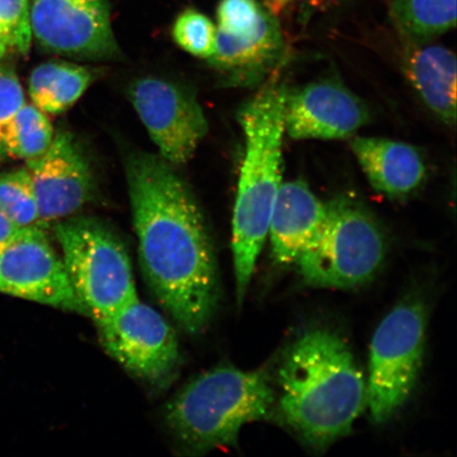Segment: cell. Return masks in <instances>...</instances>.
Instances as JSON below:
<instances>
[{"label": "cell", "mask_w": 457, "mask_h": 457, "mask_svg": "<svg viewBox=\"0 0 457 457\" xmlns=\"http://www.w3.org/2000/svg\"><path fill=\"white\" fill-rule=\"evenodd\" d=\"M270 13L257 0H221L217 8V29L230 36H245L259 28Z\"/></svg>", "instance_id": "cell-23"}, {"label": "cell", "mask_w": 457, "mask_h": 457, "mask_svg": "<svg viewBox=\"0 0 457 457\" xmlns=\"http://www.w3.org/2000/svg\"><path fill=\"white\" fill-rule=\"evenodd\" d=\"M0 211L20 228H43L28 169L0 174Z\"/></svg>", "instance_id": "cell-21"}, {"label": "cell", "mask_w": 457, "mask_h": 457, "mask_svg": "<svg viewBox=\"0 0 457 457\" xmlns=\"http://www.w3.org/2000/svg\"><path fill=\"white\" fill-rule=\"evenodd\" d=\"M0 293L88 317L43 228H22L0 251Z\"/></svg>", "instance_id": "cell-10"}, {"label": "cell", "mask_w": 457, "mask_h": 457, "mask_svg": "<svg viewBox=\"0 0 457 457\" xmlns=\"http://www.w3.org/2000/svg\"><path fill=\"white\" fill-rule=\"evenodd\" d=\"M287 90L271 82L238 113L245 138L232 221V253L238 306L243 305L257 259L270 232L274 200L281 187L282 145Z\"/></svg>", "instance_id": "cell-3"}, {"label": "cell", "mask_w": 457, "mask_h": 457, "mask_svg": "<svg viewBox=\"0 0 457 457\" xmlns=\"http://www.w3.org/2000/svg\"><path fill=\"white\" fill-rule=\"evenodd\" d=\"M266 2L274 9H282L289 3L293 2V0H266Z\"/></svg>", "instance_id": "cell-27"}, {"label": "cell", "mask_w": 457, "mask_h": 457, "mask_svg": "<svg viewBox=\"0 0 457 457\" xmlns=\"http://www.w3.org/2000/svg\"><path fill=\"white\" fill-rule=\"evenodd\" d=\"M370 120L367 105L337 79L308 84L285 104V133L295 140L347 138Z\"/></svg>", "instance_id": "cell-13"}, {"label": "cell", "mask_w": 457, "mask_h": 457, "mask_svg": "<svg viewBox=\"0 0 457 457\" xmlns=\"http://www.w3.org/2000/svg\"><path fill=\"white\" fill-rule=\"evenodd\" d=\"M386 253L378 224L355 200L340 197L327 204L321 228L296 260L307 284L353 288L370 281Z\"/></svg>", "instance_id": "cell-6"}, {"label": "cell", "mask_w": 457, "mask_h": 457, "mask_svg": "<svg viewBox=\"0 0 457 457\" xmlns=\"http://www.w3.org/2000/svg\"><path fill=\"white\" fill-rule=\"evenodd\" d=\"M9 49L7 48V46H5L2 41H0V59L4 56L5 54H7V51Z\"/></svg>", "instance_id": "cell-28"}, {"label": "cell", "mask_w": 457, "mask_h": 457, "mask_svg": "<svg viewBox=\"0 0 457 457\" xmlns=\"http://www.w3.org/2000/svg\"><path fill=\"white\" fill-rule=\"evenodd\" d=\"M29 5V0H0V41L22 54L32 41Z\"/></svg>", "instance_id": "cell-24"}, {"label": "cell", "mask_w": 457, "mask_h": 457, "mask_svg": "<svg viewBox=\"0 0 457 457\" xmlns=\"http://www.w3.org/2000/svg\"><path fill=\"white\" fill-rule=\"evenodd\" d=\"M352 150L377 192L390 198L413 194L426 179L421 154L408 143L385 138H355Z\"/></svg>", "instance_id": "cell-15"}, {"label": "cell", "mask_w": 457, "mask_h": 457, "mask_svg": "<svg viewBox=\"0 0 457 457\" xmlns=\"http://www.w3.org/2000/svg\"><path fill=\"white\" fill-rule=\"evenodd\" d=\"M274 402L264 371L219 367L197 376L170 400L165 421L185 449L204 453L236 443L245 424L270 414Z\"/></svg>", "instance_id": "cell-4"}, {"label": "cell", "mask_w": 457, "mask_h": 457, "mask_svg": "<svg viewBox=\"0 0 457 457\" xmlns=\"http://www.w3.org/2000/svg\"><path fill=\"white\" fill-rule=\"evenodd\" d=\"M404 68L425 104L442 121L456 120V59L453 51L439 45L411 44Z\"/></svg>", "instance_id": "cell-16"}, {"label": "cell", "mask_w": 457, "mask_h": 457, "mask_svg": "<svg viewBox=\"0 0 457 457\" xmlns=\"http://www.w3.org/2000/svg\"><path fill=\"white\" fill-rule=\"evenodd\" d=\"M129 99L160 157L173 167L187 163L209 129L195 96L165 79L143 78L130 86Z\"/></svg>", "instance_id": "cell-11"}, {"label": "cell", "mask_w": 457, "mask_h": 457, "mask_svg": "<svg viewBox=\"0 0 457 457\" xmlns=\"http://www.w3.org/2000/svg\"><path fill=\"white\" fill-rule=\"evenodd\" d=\"M22 228L17 227L0 211V251L12 241Z\"/></svg>", "instance_id": "cell-26"}, {"label": "cell", "mask_w": 457, "mask_h": 457, "mask_svg": "<svg viewBox=\"0 0 457 457\" xmlns=\"http://www.w3.org/2000/svg\"><path fill=\"white\" fill-rule=\"evenodd\" d=\"M391 15L410 44L430 42L456 25V0H392Z\"/></svg>", "instance_id": "cell-19"}, {"label": "cell", "mask_w": 457, "mask_h": 457, "mask_svg": "<svg viewBox=\"0 0 457 457\" xmlns=\"http://www.w3.org/2000/svg\"><path fill=\"white\" fill-rule=\"evenodd\" d=\"M143 272L165 310L187 334L207 328L219 302L213 245L191 188L162 157L127 164Z\"/></svg>", "instance_id": "cell-1"}, {"label": "cell", "mask_w": 457, "mask_h": 457, "mask_svg": "<svg viewBox=\"0 0 457 457\" xmlns=\"http://www.w3.org/2000/svg\"><path fill=\"white\" fill-rule=\"evenodd\" d=\"M284 47L278 22L270 13L253 32L245 36H230L217 29L213 65L225 70L264 72L279 59Z\"/></svg>", "instance_id": "cell-17"}, {"label": "cell", "mask_w": 457, "mask_h": 457, "mask_svg": "<svg viewBox=\"0 0 457 457\" xmlns=\"http://www.w3.org/2000/svg\"><path fill=\"white\" fill-rule=\"evenodd\" d=\"M427 318L420 303L394 308L371 341L367 407L375 424L391 420L413 392L424 359Z\"/></svg>", "instance_id": "cell-7"}, {"label": "cell", "mask_w": 457, "mask_h": 457, "mask_svg": "<svg viewBox=\"0 0 457 457\" xmlns=\"http://www.w3.org/2000/svg\"><path fill=\"white\" fill-rule=\"evenodd\" d=\"M54 136L53 125L45 112L25 103L5 129L4 156L31 162L47 150Z\"/></svg>", "instance_id": "cell-20"}, {"label": "cell", "mask_w": 457, "mask_h": 457, "mask_svg": "<svg viewBox=\"0 0 457 457\" xmlns=\"http://www.w3.org/2000/svg\"><path fill=\"white\" fill-rule=\"evenodd\" d=\"M278 384L286 422L313 447L346 436L367 407V381L351 348L328 329L308 331L291 345Z\"/></svg>", "instance_id": "cell-2"}, {"label": "cell", "mask_w": 457, "mask_h": 457, "mask_svg": "<svg viewBox=\"0 0 457 457\" xmlns=\"http://www.w3.org/2000/svg\"><path fill=\"white\" fill-rule=\"evenodd\" d=\"M93 79V72L86 67L66 62H44L31 73L29 94L39 111L60 114L81 98Z\"/></svg>", "instance_id": "cell-18"}, {"label": "cell", "mask_w": 457, "mask_h": 457, "mask_svg": "<svg viewBox=\"0 0 457 457\" xmlns=\"http://www.w3.org/2000/svg\"><path fill=\"white\" fill-rule=\"evenodd\" d=\"M54 232L74 293L95 322L138 298L128 251L110 228L71 216Z\"/></svg>", "instance_id": "cell-5"}, {"label": "cell", "mask_w": 457, "mask_h": 457, "mask_svg": "<svg viewBox=\"0 0 457 457\" xmlns=\"http://www.w3.org/2000/svg\"><path fill=\"white\" fill-rule=\"evenodd\" d=\"M27 169L44 228L72 216L94 196L93 171L67 131L56 133L47 150L27 162Z\"/></svg>", "instance_id": "cell-12"}, {"label": "cell", "mask_w": 457, "mask_h": 457, "mask_svg": "<svg viewBox=\"0 0 457 457\" xmlns=\"http://www.w3.org/2000/svg\"><path fill=\"white\" fill-rule=\"evenodd\" d=\"M173 37L187 54L209 60L215 54L217 27L208 16L187 9L177 17Z\"/></svg>", "instance_id": "cell-22"}, {"label": "cell", "mask_w": 457, "mask_h": 457, "mask_svg": "<svg viewBox=\"0 0 457 457\" xmlns=\"http://www.w3.org/2000/svg\"><path fill=\"white\" fill-rule=\"evenodd\" d=\"M95 323L103 347L129 373L153 385L169 381L179 364V345L162 314L137 298Z\"/></svg>", "instance_id": "cell-8"}, {"label": "cell", "mask_w": 457, "mask_h": 457, "mask_svg": "<svg viewBox=\"0 0 457 457\" xmlns=\"http://www.w3.org/2000/svg\"><path fill=\"white\" fill-rule=\"evenodd\" d=\"M24 90L12 68L0 65V159L4 156L3 141L11 119L25 104Z\"/></svg>", "instance_id": "cell-25"}, {"label": "cell", "mask_w": 457, "mask_h": 457, "mask_svg": "<svg viewBox=\"0 0 457 457\" xmlns=\"http://www.w3.org/2000/svg\"><path fill=\"white\" fill-rule=\"evenodd\" d=\"M327 216L324 204L303 181H290L279 187L274 200L270 233L273 261L290 265L298 260Z\"/></svg>", "instance_id": "cell-14"}, {"label": "cell", "mask_w": 457, "mask_h": 457, "mask_svg": "<svg viewBox=\"0 0 457 457\" xmlns=\"http://www.w3.org/2000/svg\"><path fill=\"white\" fill-rule=\"evenodd\" d=\"M31 33L49 53L85 60L119 54L108 0H31Z\"/></svg>", "instance_id": "cell-9"}]
</instances>
